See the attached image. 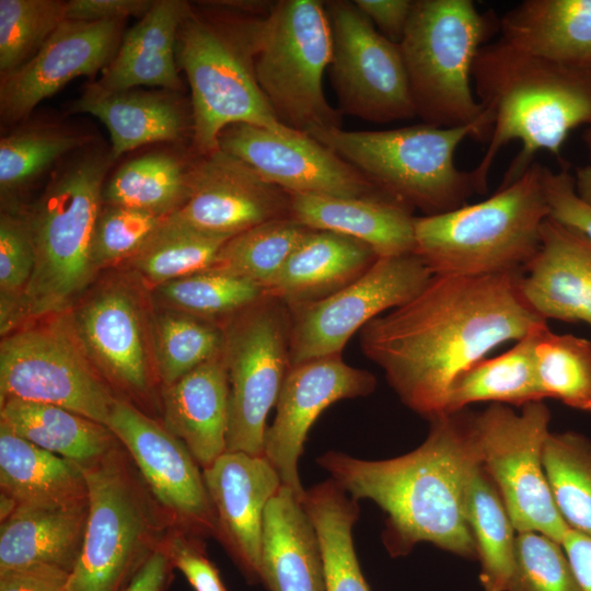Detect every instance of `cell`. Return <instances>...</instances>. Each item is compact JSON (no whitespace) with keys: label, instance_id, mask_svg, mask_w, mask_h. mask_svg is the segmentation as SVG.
I'll use <instances>...</instances> for the list:
<instances>
[{"label":"cell","instance_id":"ee69618b","mask_svg":"<svg viewBox=\"0 0 591 591\" xmlns=\"http://www.w3.org/2000/svg\"><path fill=\"white\" fill-rule=\"evenodd\" d=\"M66 20L59 0H0L1 77L30 60Z\"/></svg>","mask_w":591,"mask_h":591},{"label":"cell","instance_id":"7bdbcfd3","mask_svg":"<svg viewBox=\"0 0 591 591\" xmlns=\"http://www.w3.org/2000/svg\"><path fill=\"white\" fill-rule=\"evenodd\" d=\"M228 240L173 227L163 220L130 259L147 281L161 286L208 269Z\"/></svg>","mask_w":591,"mask_h":591},{"label":"cell","instance_id":"484cf974","mask_svg":"<svg viewBox=\"0 0 591 591\" xmlns=\"http://www.w3.org/2000/svg\"><path fill=\"white\" fill-rule=\"evenodd\" d=\"M164 427L179 439L201 468L227 451L229 380L222 352L164 385Z\"/></svg>","mask_w":591,"mask_h":591},{"label":"cell","instance_id":"11a10c76","mask_svg":"<svg viewBox=\"0 0 591 591\" xmlns=\"http://www.w3.org/2000/svg\"><path fill=\"white\" fill-rule=\"evenodd\" d=\"M171 568L173 566L162 543L138 568L123 591H163Z\"/></svg>","mask_w":591,"mask_h":591},{"label":"cell","instance_id":"c3c4849f","mask_svg":"<svg viewBox=\"0 0 591 591\" xmlns=\"http://www.w3.org/2000/svg\"><path fill=\"white\" fill-rule=\"evenodd\" d=\"M165 217L139 209L108 206L101 211L93 235L97 269L131 258L158 230Z\"/></svg>","mask_w":591,"mask_h":591},{"label":"cell","instance_id":"30bf717a","mask_svg":"<svg viewBox=\"0 0 591 591\" xmlns=\"http://www.w3.org/2000/svg\"><path fill=\"white\" fill-rule=\"evenodd\" d=\"M176 62L192 91L193 142L200 155L219 149L229 126L246 124L286 132L262 92L254 70V49L241 22L216 26L190 13L179 26Z\"/></svg>","mask_w":591,"mask_h":591},{"label":"cell","instance_id":"9c48e42d","mask_svg":"<svg viewBox=\"0 0 591 591\" xmlns=\"http://www.w3.org/2000/svg\"><path fill=\"white\" fill-rule=\"evenodd\" d=\"M257 83L278 119L309 132L339 127L323 92L333 36L326 8L316 0L278 2L266 19L247 20Z\"/></svg>","mask_w":591,"mask_h":591},{"label":"cell","instance_id":"7402d4cb","mask_svg":"<svg viewBox=\"0 0 591 591\" xmlns=\"http://www.w3.org/2000/svg\"><path fill=\"white\" fill-rule=\"evenodd\" d=\"M519 288L526 304L545 321L591 325V242L548 217Z\"/></svg>","mask_w":591,"mask_h":591},{"label":"cell","instance_id":"74e56055","mask_svg":"<svg viewBox=\"0 0 591 591\" xmlns=\"http://www.w3.org/2000/svg\"><path fill=\"white\" fill-rule=\"evenodd\" d=\"M310 230L290 216L266 221L228 240L206 270L246 279L266 289Z\"/></svg>","mask_w":591,"mask_h":591},{"label":"cell","instance_id":"d6a6232c","mask_svg":"<svg viewBox=\"0 0 591 591\" xmlns=\"http://www.w3.org/2000/svg\"><path fill=\"white\" fill-rule=\"evenodd\" d=\"M0 422L28 442L82 466L119 444L105 425L51 404L8 399L1 403Z\"/></svg>","mask_w":591,"mask_h":591},{"label":"cell","instance_id":"7c38bea8","mask_svg":"<svg viewBox=\"0 0 591 591\" xmlns=\"http://www.w3.org/2000/svg\"><path fill=\"white\" fill-rule=\"evenodd\" d=\"M222 329L229 380L225 452L264 455L266 419L290 368L289 309L266 294Z\"/></svg>","mask_w":591,"mask_h":591},{"label":"cell","instance_id":"d590c367","mask_svg":"<svg viewBox=\"0 0 591 591\" xmlns=\"http://www.w3.org/2000/svg\"><path fill=\"white\" fill-rule=\"evenodd\" d=\"M464 503L480 564L482 587L485 591H508L517 531L496 485L480 463L467 475Z\"/></svg>","mask_w":591,"mask_h":591},{"label":"cell","instance_id":"52a82bcc","mask_svg":"<svg viewBox=\"0 0 591 591\" xmlns=\"http://www.w3.org/2000/svg\"><path fill=\"white\" fill-rule=\"evenodd\" d=\"M499 19L479 12L472 0L414 1L398 45L415 112L425 124H491L475 96L472 68L479 49L499 31Z\"/></svg>","mask_w":591,"mask_h":591},{"label":"cell","instance_id":"5bb4252c","mask_svg":"<svg viewBox=\"0 0 591 591\" xmlns=\"http://www.w3.org/2000/svg\"><path fill=\"white\" fill-rule=\"evenodd\" d=\"M432 277L415 253L379 257L362 276L335 293L288 306L290 366L340 354L357 331L412 300Z\"/></svg>","mask_w":591,"mask_h":591},{"label":"cell","instance_id":"836d02e7","mask_svg":"<svg viewBox=\"0 0 591 591\" xmlns=\"http://www.w3.org/2000/svg\"><path fill=\"white\" fill-rule=\"evenodd\" d=\"M546 325L535 327L498 357L484 358L462 371L449 389L443 415L459 413L477 402L522 407L543 401L534 350L540 332Z\"/></svg>","mask_w":591,"mask_h":591},{"label":"cell","instance_id":"cb8c5ba5","mask_svg":"<svg viewBox=\"0 0 591 591\" xmlns=\"http://www.w3.org/2000/svg\"><path fill=\"white\" fill-rule=\"evenodd\" d=\"M259 580L269 591H325L315 526L298 495L283 485L264 512Z\"/></svg>","mask_w":591,"mask_h":591},{"label":"cell","instance_id":"7a4b0ae2","mask_svg":"<svg viewBox=\"0 0 591 591\" xmlns=\"http://www.w3.org/2000/svg\"><path fill=\"white\" fill-rule=\"evenodd\" d=\"M460 413L431 418L426 440L397 457L369 461L328 451L317 459L351 498L371 500L383 510V543L392 556L428 542L477 558L464 495L467 475L479 460L466 417Z\"/></svg>","mask_w":591,"mask_h":591},{"label":"cell","instance_id":"e575fe53","mask_svg":"<svg viewBox=\"0 0 591 591\" xmlns=\"http://www.w3.org/2000/svg\"><path fill=\"white\" fill-rule=\"evenodd\" d=\"M301 503L320 540L325 591H370L352 538L358 501L329 478L305 489Z\"/></svg>","mask_w":591,"mask_h":591},{"label":"cell","instance_id":"f6af8a7d","mask_svg":"<svg viewBox=\"0 0 591 591\" xmlns=\"http://www.w3.org/2000/svg\"><path fill=\"white\" fill-rule=\"evenodd\" d=\"M84 137L58 128H30L0 141V187L13 193L30 183L66 153L80 148Z\"/></svg>","mask_w":591,"mask_h":591},{"label":"cell","instance_id":"1f68e13d","mask_svg":"<svg viewBox=\"0 0 591 591\" xmlns=\"http://www.w3.org/2000/svg\"><path fill=\"white\" fill-rule=\"evenodd\" d=\"M0 488L18 506L88 499L82 465L28 442L2 422Z\"/></svg>","mask_w":591,"mask_h":591},{"label":"cell","instance_id":"9f6ffc18","mask_svg":"<svg viewBox=\"0 0 591 591\" xmlns=\"http://www.w3.org/2000/svg\"><path fill=\"white\" fill-rule=\"evenodd\" d=\"M560 544L581 591H591V536L569 529Z\"/></svg>","mask_w":591,"mask_h":591},{"label":"cell","instance_id":"7dc6e473","mask_svg":"<svg viewBox=\"0 0 591 591\" xmlns=\"http://www.w3.org/2000/svg\"><path fill=\"white\" fill-rule=\"evenodd\" d=\"M35 250L27 213L4 211L0 218L1 329L15 323L21 299L31 280Z\"/></svg>","mask_w":591,"mask_h":591},{"label":"cell","instance_id":"f907efd6","mask_svg":"<svg viewBox=\"0 0 591 591\" xmlns=\"http://www.w3.org/2000/svg\"><path fill=\"white\" fill-rule=\"evenodd\" d=\"M163 544L172 566L184 575L195 591H227L196 535L175 528L169 531Z\"/></svg>","mask_w":591,"mask_h":591},{"label":"cell","instance_id":"6da1fadb","mask_svg":"<svg viewBox=\"0 0 591 591\" xmlns=\"http://www.w3.org/2000/svg\"><path fill=\"white\" fill-rule=\"evenodd\" d=\"M521 274L433 276L412 300L360 329L361 349L408 408L429 419L443 415L462 371L547 323L524 301Z\"/></svg>","mask_w":591,"mask_h":591},{"label":"cell","instance_id":"816d5d0a","mask_svg":"<svg viewBox=\"0 0 591 591\" xmlns=\"http://www.w3.org/2000/svg\"><path fill=\"white\" fill-rule=\"evenodd\" d=\"M152 0H70L66 2V20L99 22L140 19L152 8Z\"/></svg>","mask_w":591,"mask_h":591},{"label":"cell","instance_id":"ab89813d","mask_svg":"<svg viewBox=\"0 0 591 591\" xmlns=\"http://www.w3.org/2000/svg\"><path fill=\"white\" fill-rule=\"evenodd\" d=\"M536 375L544 398L591 412V341L555 334L546 325L535 345Z\"/></svg>","mask_w":591,"mask_h":591},{"label":"cell","instance_id":"4316f807","mask_svg":"<svg viewBox=\"0 0 591 591\" xmlns=\"http://www.w3.org/2000/svg\"><path fill=\"white\" fill-rule=\"evenodd\" d=\"M289 216L311 230L363 242L379 257L415 252L416 217L410 209L382 196L289 195Z\"/></svg>","mask_w":591,"mask_h":591},{"label":"cell","instance_id":"ac0fdd59","mask_svg":"<svg viewBox=\"0 0 591 591\" xmlns=\"http://www.w3.org/2000/svg\"><path fill=\"white\" fill-rule=\"evenodd\" d=\"M189 167L185 202L164 222L231 239L255 225L289 216V195L236 157L218 149Z\"/></svg>","mask_w":591,"mask_h":591},{"label":"cell","instance_id":"9a60e30c","mask_svg":"<svg viewBox=\"0 0 591 591\" xmlns=\"http://www.w3.org/2000/svg\"><path fill=\"white\" fill-rule=\"evenodd\" d=\"M326 12L332 77L343 109L375 123L416 116L399 45L378 32L355 2H328Z\"/></svg>","mask_w":591,"mask_h":591},{"label":"cell","instance_id":"2e32d148","mask_svg":"<svg viewBox=\"0 0 591 591\" xmlns=\"http://www.w3.org/2000/svg\"><path fill=\"white\" fill-rule=\"evenodd\" d=\"M172 526L216 535L215 510L202 471L186 445L127 401L116 398L108 422Z\"/></svg>","mask_w":591,"mask_h":591},{"label":"cell","instance_id":"f5cc1de1","mask_svg":"<svg viewBox=\"0 0 591 591\" xmlns=\"http://www.w3.org/2000/svg\"><path fill=\"white\" fill-rule=\"evenodd\" d=\"M355 4L376 25L380 33L399 44L407 27L414 1L409 0H356Z\"/></svg>","mask_w":591,"mask_h":591},{"label":"cell","instance_id":"f546056e","mask_svg":"<svg viewBox=\"0 0 591 591\" xmlns=\"http://www.w3.org/2000/svg\"><path fill=\"white\" fill-rule=\"evenodd\" d=\"M499 32L531 56L591 66V0H524L499 19Z\"/></svg>","mask_w":591,"mask_h":591},{"label":"cell","instance_id":"6f0895ef","mask_svg":"<svg viewBox=\"0 0 591 591\" xmlns=\"http://www.w3.org/2000/svg\"><path fill=\"white\" fill-rule=\"evenodd\" d=\"M577 194L588 202H591V164L577 167L573 174Z\"/></svg>","mask_w":591,"mask_h":591},{"label":"cell","instance_id":"db71d44e","mask_svg":"<svg viewBox=\"0 0 591 591\" xmlns=\"http://www.w3.org/2000/svg\"><path fill=\"white\" fill-rule=\"evenodd\" d=\"M69 573L46 567L0 571V591H68Z\"/></svg>","mask_w":591,"mask_h":591},{"label":"cell","instance_id":"3957f363","mask_svg":"<svg viewBox=\"0 0 591 591\" xmlns=\"http://www.w3.org/2000/svg\"><path fill=\"white\" fill-rule=\"evenodd\" d=\"M476 99L491 118L485 154L471 171L484 194L499 151L518 140L521 150L500 186L521 176L538 151L560 162L569 132L591 127V66L560 63L517 50L503 40L484 45L472 68Z\"/></svg>","mask_w":591,"mask_h":591},{"label":"cell","instance_id":"8992f818","mask_svg":"<svg viewBox=\"0 0 591 591\" xmlns=\"http://www.w3.org/2000/svg\"><path fill=\"white\" fill-rule=\"evenodd\" d=\"M111 153H90L69 163L50 181L27 212L35 265L15 323L67 309L86 288L97 268L92 243L102 211L103 184Z\"/></svg>","mask_w":591,"mask_h":591},{"label":"cell","instance_id":"83f0119b","mask_svg":"<svg viewBox=\"0 0 591 591\" xmlns=\"http://www.w3.org/2000/svg\"><path fill=\"white\" fill-rule=\"evenodd\" d=\"M378 258L363 242L310 230L267 286L266 294L287 306L317 301L358 279Z\"/></svg>","mask_w":591,"mask_h":591},{"label":"cell","instance_id":"5b68a950","mask_svg":"<svg viewBox=\"0 0 591 591\" xmlns=\"http://www.w3.org/2000/svg\"><path fill=\"white\" fill-rule=\"evenodd\" d=\"M306 134L351 164L389 199L432 216L466 205L476 193L472 172L455 165V151L467 138L488 142L491 124L443 128L424 123L378 131L327 127Z\"/></svg>","mask_w":591,"mask_h":591},{"label":"cell","instance_id":"60d3db41","mask_svg":"<svg viewBox=\"0 0 591 591\" xmlns=\"http://www.w3.org/2000/svg\"><path fill=\"white\" fill-rule=\"evenodd\" d=\"M223 329L175 310L154 320L153 340L157 370L170 385L222 352Z\"/></svg>","mask_w":591,"mask_h":591},{"label":"cell","instance_id":"bcb514c9","mask_svg":"<svg viewBox=\"0 0 591 591\" xmlns=\"http://www.w3.org/2000/svg\"><path fill=\"white\" fill-rule=\"evenodd\" d=\"M508 591H581L560 543L536 532H517Z\"/></svg>","mask_w":591,"mask_h":591},{"label":"cell","instance_id":"44dd1931","mask_svg":"<svg viewBox=\"0 0 591 591\" xmlns=\"http://www.w3.org/2000/svg\"><path fill=\"white\" fill-rule=\"evenodd\" d=\"M216 535L252 581L259 580L263 520L266 506L282 486L264 455L224 452L202 468Z\"/></svg>","mask_w":591,"mask_h":591},{"label":"cell","instance_id":"680465c9","mask_svg":"<svg viewBox=\"0 0 591 591\" xmlns=\"http://www.w3.org/2000/svg\"><path fill=\"white\" fill-rule=\"evenodd\" d=\"M582 139H583V142H584V146L587 148V151H588V155H589V160H590V164H591V127L590 128H587L583 132V136H582Z\"/></svg>","mask_w":591,"mask_h":591},{"label":"cell","instance_id":"f1b7e54d","mask_svg":"<svg viewBox=\"0 0 591 591\" xmlns=\"http://www.w3.org/2000/svg\"><path fill=\"white\" fill-rule=\"evenodd\" d=\"M189 13L190 8L184 1H154L126 33L117 54L102 70L103 76L96 83L107 91L140 85L179 90L176 39L179 26Z\"/></svg>","mask_w":591,"mask_h":591},{"label":"cell","instance_id":"4fadbf2b","mask_svg":"<svg viewBox=\"0 0 591 591\" xmlns=\"http://www.w3.org/2000/svg\"><path fill=\"white\" fill-rule=\"evenodd\" d=\"M0 399L67 408L107 427L114 397L71 322L26 327L0 345Z\"/></svg>","mask_w":591,"mask_h":591},{"label":"cell","instance_id":"b9f144b4","mask_svg":"<svg viewBox=\"0 0 591 591\" xmlns=\"http://www.w3.org/2000/svg\"><path fill=\"white\" fill-rule=\"evenodd\" d=\"M158 291L172 310L208 322L231 318L266 296L265 289L252 281L215 270L163 283Z\"/></svg>","mask_w":591,"mask_h":591},{"label":"cell","instance_id":"f35d334b","mask_svg":"<svg viewBox=\"0 0 591 591\" xmlns=\"http://www.w3.org/2000/svg\"><path fill=\"white\" fill-rule=\"evenodd\" d=\"M543 466L555 505L569 529L591 536V441L577 432H549Z\"/></svg>","mask_w":591,"mask_h":591},{"label":"cell","instance_id":"ba28073f","mask_svg":"<svg viewBox=\"0 0 591 591\" xmlns=\"http://www.w3.org/2000/svg\"><path fill=\"white\" fill-rule=\"evenodd\" d=\"M82 467L89 514L68 591H119L162 545L172 523L119 444Z\"/></svg>","mask_w":591,"mask_h":591},{"label":"cell","instance_id":"4dcf8cb0","mask_svg":"<svg viewBox=\"0 0 591 591\" xmlns=\"http://www.w3.org/2000/svg\"><path fill=\"white\" fill-rule=\"evenodd\" d=\"M104 124L111 136L113 161L144 144L177 141L186 129L179 104L167 95L138 91H107L97 83L84 89L72 106Z\"/></svg>","mask_w":591,"mask_h":591},{"label":"cell","instance_id":"8d00e7d4","mask_svg":"<svg viewBox=\"0 0 591 591\" xmlns=\"http://www.w3.org/2000/svg\"><path fill=\"white\" fill-rule=\"evenodd\" d=\"M189 167L166 153H150L124 164L107 182L103 200L167 217L187 199Z\"/></svg>","mask_w":591,"mask_h":591},{"label":"cell","instance_id":"603a6c76","mask_svg":"<svg viewBox=\"0 0 591 591\" xmlns=\"http://www.w3.org/2000/svg\"><path fill=\"white\" fill-rule=\"evenodd\" d=\"M92 364L132 394H144L150 367L138 305L124 288H106L80 306L70 321Z\"/></svg>","mask_w":591,"mask_h":591},{"label":"cell","instance_id":"e0dca14e","mask_svg":"<svg viewBox=\"0 0 591 591\" xmlns=\"http://www.w3.org/2000/svg\"><path fill=\"white\" fill-rule=\"evenodd\" d=\"M219 149L288 195L385 197L351 164L300 130L274 132L235 124L220 134Z\"/></svg>","mask_w":591,"mask_h":591},{"label":"cell","instance_id":"d4e9b609","mask_svg":"<svg viewBox=\"0 0 591 591\" xmlns=\"http://www.w3.org/2000/svg\"><path fill=\"white\" fill-rule=\"evenodd\" d=\"M88 499L19 505L0 525V571L46 567L73 570L84 541Z\"/></svg>","mask_w":591,"mask_h":591},{"label":"cell","instance_id":"681fc988","mask_svg":"<svg viewBox=\"0 0 591 591\" xmlns=\"http://www.w3.org/2000/svg\"><path fill=\"white\" fill-rule=\"evenodd\" d=\"M543 188L549 218L591 242V202L577 194L569 169L565 165L560 171L554 172L544 166Z\"/></svg>","mask_w":591,"mask_h":591},{"label":"cell","instance_id":"ffe728a7","mask_svg":"<svg viewBox=\"0 0 591 591\" xmlns=\"http://www.w3.org/2000/svg\"><path fill=\"white\" fill-rule=\"evenodd\" d=\"M123 22L65 20L30 60L1 77L2 120L22 119L71 80L103 70L114 57Z\"/></svg>","mask_w":591,"mask_h":591},{"label":"cell","instance_id":"d6986e66","mask_svg":"<svg viewBox=\"0 0 591 591\" xmlns=\"http://www.w3.org/2000/svg\"><path fill=\"white\" fill-rule=\"evenodd\" d=\"M375 384L372 373L347 364L340 354L290 366L276 403L275 419L266 430L264 456L282 485L301 500L305 489L298 462L310 428L329 405L369 395Z\"/></svg>","mask_w":591,"mask_h":591},{"label":"cell","instance_id":"8fae6325","mask_svg":"<svg viewBox=\"0 0 591 591\" xmlns=\"http://www.w3.org/2000/svg\"><path fill=\"white\" fill-rule=\"evenodd\" d=\"M479 463L496 485L517 532H536L561 543L569 530L543 466L551 414L543 401L522 406L490 404L466 417Z\"/></svg>","mask_w":591,"mask_h":591},{"label":"cell","instance_id":"277c9868","mask_svg":"<svg viewBox=\"0 0 591 591\" xmlns=\"http://www.w3.org/2000/svg\"><path fill=\"white\" fill-rule=\"evenodd\" d=\"M544 166L525 172L489 198L415 218V254L433 276H484L523 271L541 244L549 217Z\"/></svg>","mask_w":591,"mask_h":591}]
</instances>
